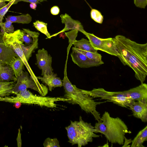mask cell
<instances>
[{
  "label": "cell",
  "instance_id": "f1b7e54d",
  "mask_svg": "<svg viewBox=\"0 0 147 147\" xmlns=\"http://www.w3.org/2000/svg\"><path fill=\"white\" fill-rule=\"evenodd\" d=\"M43 145L45 147H60L59 142L57 138H48L44 141Z\"/></svg>",
  "mask_w": 147,
  "mask_h": 147
},
{
  "label": "cell",
  "instance_id": "9a60e30c",
  "mask_svg": "<svg viewBox=\"0 0 147 147\" xmlns=\"http://www.w3.org/2000/svg\"><path fill=\"white\" fill-rule=\"evenodd\" d=\"M129 107L135 117L144 122L147 121V102L134 101Z\"/></svg>",
  "mask_w": 147,
  "mask_h": 147
},
{
  "label": "cell",
  "instance_id": "ba28073f",
  "mask_svg": "<svg viewBox=\"0 0 147 147\" xmlns=\"http://www.w3.org/2000/svg\"><path fill=\"white\" fill-rule=\"evenodd\" d=\"M20 30H17L12 33H5L2 36L3 40L5 45L13 49L18 57H20L22 60L30 75V77L34 80H38L20 49Z\"/></svg>",
  "mask_w": 147,
  "mask_h": 147
},
{
  "label": "cell",
  "instance_id": "8d00e7d4",
  "mask_svg": "<svg viewBox=\"0 0 147 147\" xmlns=\"http://www.w3.org/2000/svg\"><path fill=\"white\" fill-rule=\"evenodd\" d=\"M30 7L32 9H36L37 7V5L36 3H30Z\"/></svg>",
  "mask_w": 147,
  "mask_h": 147
},
{
  "label": "cell",
  "instance_id": "d4e9b609",
  "mask_svg": "<svg viewBox=\"0 0 147 147\" xmlns=\"http://www.w3.org/2000/svg\"><path fill=\"white\" fill-rule=\"evenodd\" d=\"M33 24L38 30L45 34L47 36V38H51V35L48 31L47 23L38 20L34 22Z\"/></svg>",
  "mask_w": 147,
  "mask_h": 147
},
{
  "label": "cell",
  "instance_id": "ac0fdd59",
  "mask_svg": "<svg viewBox=\"0 0 147 147\" xmlns=\"http://www.w3.org/2000/svg\"><path fill=\"white\" fill-rule=\"evenodd\" d=\"M22 29L20 31V39L27 45L32 43L35 38H38L40 34L38 32L31 31L28 29Z\"/></svg>",
  "mask_w": 147,
  "mask_h": 147
},
{
  "label": "cell",
  "instance_id": "d6a6232c",
  "mask_svg": "<svg viewBox=\"0 0 147 147\" xmlns=\"http://www.w3.org/2000/svg\"><path fill=\"white\" fill-rule=\"evenodd\" d=\"M50 11L52 15H58L59 13L60 9L57 6H55L51 8Z\"/></svg>",
  "mask_w": 147,
  "mask_h": 147
},
{
  "label": "cell",
  "instance_id": "6da1fadb",
  "mask_svg": "<svg viewBox=\"0 0 147 147\" xmlns=\"http://www.w3.org/2000/svg\"><path fill=\"white\" fill-rule=\"evenodd\" d=\"M117 57L124 65L131 68L141 84L147 75V43L140 44L120 35L113 38Z\"/></svg>",
  "mask_w": 147,
  "mask_h": 147
},
{
  "label": "cell",
  "instance_id": "4316f807",
  "mask_svg": "<svg viewBox=\"0 0 147 147\" xmlns=\"http://www.w3.org/2000/svg\"><path fill=\"white\" fill-rule=\"evenodd\" d=\"M75 49L85 55L88 58L98 61H102L101 55L97 52H92L80 50L75 48Z\"/></svg>",
  "mask_w": 147,
  "mask_h": 147
},
{
  "label": "cell",
  "instance_id": "f546056e",
  "mask_svg": "<svg viewBox=\"0 0 147 147\" xmlns=\"http://www.w3.org/2000/svg\"><path fill=\"white\" fill-rule=\"evenodd\" d=\"M15 0L9 2L6 5L0 9V23L3 22V17L7 12L11 6L13 5Z\"/></svg>",
  "mask_w": 147,
  "mask_h": 147
},
{
  "label": "cell",
  "instance_id": "e575fe53",
  "mask_svg": "<svg viewBox=\"0 0 147 147\" xmlns=\"http://www.w3.org/2000/svg\"><path fill=\"white\" fill-rule=\"evenodd\" d=\"M131 142V139H128L125 137H124V140L123 145L122 147H129L130 146L128 145Z\"/></svg>",
  "mask_w": 147,
  "mask_h": 147
},
{
  "label": "cell",
  "instance_id": "74e56055",
  "mask_svg": "<svg viewBox=\"0 0 147 147\" xmlns=\"http://www.w3.org/2000/svg\"><path fill=\"white\" fill-rule=\"evenodd\" d=\"M21 103L20 102H17L14 103V106L16 108H19L21 105Z\"/></svg>",
  "mask_w": 147,
  "mask_h": 147
},
{
  "label": "cell",
  "instance_id": "3957f363",
  "mask_svg": "<svg viewBox=\"0 0 147 147\" xmlns=\"http://www.w3.org/2000/svg\"><path fill=\"white\" fill-rule=\"evenodd\" d=\"M102 122L95 123V133H100L104 135L112 144H123L126 134H130L128 128L120 118L111 117L109 113L105 111L101 117Z\"/></svg>",
  "mask_w": 147,
  "mask_h": 147
},
{
  "label": "cell",
  "instance_id": "ffe728a7",
  "mask_svg": "<svg viewBox=\"0 0 147 147\" xmlns=\"http://www.w3.org/2000/svg\"><path fill=\"white\" fill-rule=\"evenodd\" d=\"M147 140V126L140 130L134 139L131 140V147H144L143 143Z\"/></svg>",
  "mask_w": 147,
  "mask_h": 147
},
{
  "label": "cell",
  "instance_id": "2e32d148",
  "mask_svg": "<svg viewBox=\"0 0 147 147\" xmlns=\"http://www.w3.org/2000/svg\"><path fill=\"white\" fill-rule=\"evenodd\" d=\"M42 76L36 78L48 86L49 91H51L53 88L63 86L62 81L57 74L53 72L51 74H45Z\"/></svg>",
  "mask_w": 147,
  "mask_h": 147
},
{
  "label": "cell",
  "instance_id": "e0dca14e",
  "mask_svg": "<svg viewBox=\"0 0 147 147\" xmlns=\"http://www.w3.org/2000/svg\"><path fill=\"white\" fill-rule=\"evenodd\" d=\"M0 80L17 82V78L15 76L12 68L9 65L4 66L0 64Z\"/></svg>",
  "mask_w": 147,
  "mask_h": 147
},
{
  "label": "cell",
  "instance_id": "d6986e66",
  "mask_svg": "<svg viewBox=\"0 0 147 147\" xmlns=\"http://www.w3.org/2000/svg\"><path fill=\"white\" fill-rule=\"evenodd\" d=\"M16 82L0 81V97H9L13 94V89Z\"/></svg>",
  "mask_w": 147,
  "mask_h": 147
},
{
  "label": "cell",
  "instance_id": "83f0119b",
  "mask_svg": "<svg viewBox=\"0 0 147 147\" xmlns=\"http://www.w3.org/2000/svg\"><path fill=\"white\" fill-rule=\"evenodd\" d=\"M90 15L91 18L94 21L100 24L102 23L103 17L99 11L95 9H92Z\"/></svg>",
  "mask_w": 147,
  "mask_h": 147
},
{
  "label": "cell",
  "instance_id": "52a82bcc",
  "mask_svg": "<svg viewBox=\"0 0 147 147\" xmlns=\"http://www.w3.org/2000/svg\"><path fill=\"white\" fill-rule=\"evenodd\" d=\"M17 78V82L13 89V94L28 88L37 91L43 96H45L48 93L47 87L42 84H40L38 80H34L29 77L28 73L26 71L23 72Z\"/></svg>",
  "mask_w": 147,
  "mask_h": 147
},
{
  "label": "cell",
  "instance_id": "7c38bea8",
  "mask_svg": "<svg viewBox=\"0 0 147 147\" xmlns=\"http://www.w3.org/2000/svg\"><path fill=\"white\" fill-rule=\"evenodd\" d=\"M134 101L147 102V84L145 83L136 87L122 91Z\"/></svg>",
  "mask_w": 147,
  "mask_h": 147
},
{
  "label": "cell",
  "instance_id": "7a4b0ae2",
  "mask_svg": "<svg viewBox=\"0 0 147 147\" xmlns=\"http://www.w3.org/2000/svg\"><path fill=\"white\" fill-rule=\"evenodd\" d=\"M67 61H66L63 80V86L65 93L64 97L68 100L67 102L70 104L79 105L81 109L86 113H91L98 122H101L100 114L97 111L96 107L105 102L95 101L93 97L84 93L81 89L72 84L67 76Z\"/></svg>",
  "mask_w": 147,
  "mask_h": 147
},
{
  "label": "cell",
  "instance_id": "5bb4252c",
  "mask_svg": "<svg viewBox=\"0 0 147 147\" xmlns=\"http://www.w3.org/2000/svg\"><path fill=\"white\" fill-rule=\"evenodd\" d=\"M60 16L62 23L65 24V27L60 32L51 35V38L52 37L56 36L59 34L69 30L77 29L78 31L82 33L85 31L84 29L83 26L79 21L74 20L66 13L64 14H61Z\"/></svg>",
  "mask_w": 147,
  "mask_h": 147
},
{
  "label": "cell",
  "instance_id": "4dcf8cb0",
  "mask_svg": "<svg viewBox=\"0 0 147 147\" xmlns=\"http://www.w3.org/2000/svg\"><path fill=\"white\" fill-rule=\"evenodd\" d=\"M134 3L137 7L145 8L147 4V0H134Z\"/></svg>",
  "mask_w": 147,
  "mask_h": 147
},
{
  "label": "cell",
  "instance_id": "9c48e42d",
  "mask_svg": "<svg viewBox=\"0 0 147 147\" xmlns=\"http://www.w3.org/2000/svg\"><path fill=\"white\" fill-rule=\"evenodd\" d=\"M83 34L88 38L92 46L95 49L117 57L118 53L113 38H102L96 36L93 34L88 33L86 31Z\"/></svg>",
  "mask_w": 147,
  "mask_h": 147
},
{
  "label": "cell",
  "instance_id": "44dd1931",
  "mask_svg": "<svg viewBox=\"0 0 147 147\" xmlns=\"http://www.w3.org/2000/svg\"><path fill=\"white\" fill-rule=\"evenodd\" d=\"M74 48L77 49L92 52H97L92 46L89 40L82 38L80 40H76L73 43Z\"/></svg>",
  "mask_w": 147,
  "mask_h": 147
},
{
  "label": "cell",
  "instance_id": "7402d4cb",
  "mask_svg": "<svg viewBox=\"0 0 147 147\" xmlns=\"http://www.w3.org/2000/svg\"><path fill=\"white\" fill-rule=\"evenodd\" d=\"M6 20H9L12 23L28 24L32 20V17L29 14H22L19 16H8L5 18Z\"/></svg>",
  "mask_w": 147,
  "mask_h": 147
},
{
  "label": "cell",
  "instance_id": "277c9868",
  "mask_svg": "<svg viewBox=\"0 0 147 147\" xmlns=\"http://www.w3.org/2000/svg\"><path fill=\"white\" fill-rule=\"evenodd\" d=\"M69 139L68 142L72 145L77 144L81 147L92 142L94 138L100 135L94 133V126L91 123L84 121L80 116L78 121H71L70 125L65 127Z\"/></svg>",
  "mask_w": 147,
  "mask_h": 147
},
{
  "label": "cell",
  "instance_id": "8992f818",
  "mask_svg": "<svg viewBox=\"0 0 147 147\" xmlns=\"http://www.w3.org/2000/svg\"><path fill=\"white\" fill-rule=\"evenodd\" d=\"M81 90L84 93L93 98L100 97L102 99L107 100L123 107H129L134 101L124 94L122 91L109 92L101 88H94L90 91Z\"/></svg>",
  "mask_w": 147,
  "mask_h": 147
},
{
  "label": "cell",
  "instance_id": "cb8c5ba5",
  "mask_svg": "<svg viewBox=\"0 0 147 147\" xmlns=\"http://www.w3.org/2000/svg\"><path fill=\"white\" fill-rule=\"evenodd\" d=\"M0 36H3L5 33L9 34L14 31V28L12 23L9 20H6L5 22L0 23Z\"/></svg>",
  "mask_w": 147,
  "mask_h": 147
},
{
  "label": "cell",
  "instance_id": "4fadbf2b",
  "mask_svg": "<svg viewBox=\"0 0 147 147\" xmlns=\"http://www.w3.org/2000/svg\"><path fill=\"white\" fill-rule=\"evenodd\" d=\"M2 36H0V64L10 66L18 56L13 49L5 45Z\"/></svg>",
  "mask_w": 147,
  "mask_h": 147
},
{
  "label": "cell",
  "instance_id": "8fae6325",
  "mask_svg": "<svg viewBox=\"0 0 147 147\" xmlns=\"http://www.w3.org/2000/svg\"><path fill=\"white\" fill-rule=\"evenodd\" d=\"M72 51L71 54L72 61L79 67L82 68H88L98 66L104 64L102 61H98L88 58L82 53L75 49L74 47L72 48Z\"/></svg>",
  "mask_w": 147,
  "mask_h": 147
},
{
  "label": "cell",
  "instance_id": "603a6c76",
  "mask_svg": "<svg viewBox=\"0 0 147 147\" xmlns=\"http://www.w3.org/2000/svg\"><path fill=\"white\" fill-rule=\"evenodd\" d=\"M24 64L19 57L16 58L11 63L10 66L12 68L15 77L17 78L23 72V69Z\"/></svg>",
  "mask_w": 147,
  "mask_h": 147
},
{
  "label": "cell",
  "instance_id": "836d02e7",
  "mask_svg": "<svg viewBox=\"0 0 147 147\" xmlns=\"http://www.w3.org/2000/svg\"><path fill=\"white\" fill-rule=\"evenodd\" d=\"M16 140L17 142L18 146V147H21L22 141L21 139V134L20 129H18V133Z\"/></svg>",
  "mask_w": 147,
  "mask_h": 147
},
{
  "label": "cell",
  "instance_id": "484cf974",
  "mask_svg": "<svg viewBox=\"0 0 147 147\" xmlns=\"http://www.w3.org/2000/svg\"><path fill=\"white\" fill-rule=\"evenodd\" d=\"M78 31L77 29L72 30L67 32H65L66 36L69 39V45L67 49V60L68 59V55L70 49L73 45V43L76 41V38L77 36Z\"/></svg>",
  "mask_w": 147,
  "mask_h": 147
},
{
  "label": "cell",
  "instance_id": "30bf717a",
  "mask_svg": "<svg viewBox=\"0 0 147 147\" xmlns=\"http://www.w3.org/2000/svg\"><path fill=\"white\" fill-rule=\"evenodd\" d=\"M36 55L37 66L42 70L41 75L52 73L53 70L52 67V57L47 51L43 48L39 49Z\"/></svg>",
  "mask_w": 147,
  "mask_h": 147
},
{
  "label": "cell",
  "instance_id": "d590c367",
  "mask_svg": "<svg viewBox=\"0 0 147 147\" xmlns=\"http://www.w3.org/2000/svg\"><path fill=\"white\" fill-rule=\"evenodd\" d=\"M13 0H0V9L5 6L7 5L5 1L10 2Z\"/></svg>",
  "mask_w": 147,
  "mask_h": 147
},
{
  "label": "cell",
  "instance_id": "5b68a950",
  "mask_svg": "<svg viewBox=\"0 0 147 147\" xmlns=\"http://www.w3.org/2000/svg\"><path fill=\"white\" fill-rule=\"evenodd\" d=\"M17 100L21 103L34 104L49 108L57 107L55 102L58 101L67 102L68 100L63 97H52L34 94L27 90L20 92L18 94Z\"/></svg>",
  "mask_w": 147,
  "mask_h": 147
},
{
  "label": "cell",
  "instance_id": "1f68e13d",
  "mask_svg": "<svg viewBox=\"0 0 147 147\" xmlns=\"http://www.w3.org/2000/svg\"><path fill=\"white\" fill-rule=\"evenodd\" d=\"M46 0H15L13 4H16L20 1H23L26 2L30 3H39V2H41L44 1H46Z\"/></svg>",
  "mask_w": 147,
  "mask_h": 147
}]
</instances>
